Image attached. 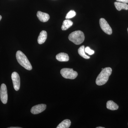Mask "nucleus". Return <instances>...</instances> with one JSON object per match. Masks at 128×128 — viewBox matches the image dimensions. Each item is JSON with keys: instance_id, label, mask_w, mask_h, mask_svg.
<instances>
[{"instance_id": "5701e85b", "label": "nucleus", "mask_w": 128, "mask_h": 128, "mask_svg": "<svg viewBox=\"0 0 128 128\" xmlns=\"http://www.w3.org/2000/svg\"><path fill=\"white\" fill-rule=\"evenodd\" d=\"M103 69H104V68H102V70H103Z\"/></svg>"}, {"instance_id": "412c9836", "label": "nucleus", "mask_w": 128, "mask_h": 128, "mask_svg": "<svg viewBox=\"0 0 128 128\" xmlns=\"http://www.w3.org/2000/svg\"><path fill=\"white\" fill-rule=\"evenodd\" d=\"M96 128H104V127H97Z\"/></svg>"}, {"instance_id": "ddd939ff", "label": "nucleus", "mask_w": 128, "mask_h": 128, "mask_svg": "<svg viewBox=\"0 0 128 128\" xmlns=\"http://www.w3.org/2000/svg\"><path fill=\"white\" fill-rule=\"evenodd\" d=\"M106 108L108 109L111 110H118V105L115 103L113 101L109 100L106 103Z\"/></svg>"}, {"instance_id": "f8f14e48", "label": "nucleus", "mask_w": 128, "mask_h": 128, "mask_svg": "<svg viewBox=\"0 0 128 128\" xmlns=\"http://www.w3.org/2000/svg\"><path fill=\"white\" fill-rule=\"evenodd\" d=\"M116 9L118 11L121 10L122 9L128 10V5L126 3L120 2H114Z\"/></svg>"}, {"instance_id": "aec40b11", "label": "nucleus", "mask_w": 128, "mask_h": 128, "mask_svg": "<svg viewBox=\"0 0 128 128\" xmlns=\"http://www.w3.org/2000/svg\"><path fill=\"white\" fill-rule=\"evenodd\" d=\"M9 128H21L20 127H10Z\"/></svg>"}, {"instance_id": "f3484780", "label": "nucleus", "mask_w": 128, "mask_h": 128, "mask_svg": "<svg viewBox=\"0 0 128 128\" xmlns=\"http://www.w3.org/2000/svg\"><path fill=\"white\" fill-rule=\"evenodd\" d=\"M76 13L73 10H71L66 14V19H68L69 18H73L76 16Z\"/></svg>"}, {"instance_id": "dca6fc26", "label": "nucleus", "mask_w": 128, "mask_h": 128, "mask_svg": "<svg viewBox=\"0 0 128 128\" xmlns=\"http://www.w3.org/2000/svg\"><path fill=\"white\" fill-rule=\"evenodd\" d=\"M78 53L81 57L86 59H88L90 58V56L86 54L85 51V47L84 45L81 46L78 50Z\"/></svg>"}, {"instance_id": "b1692460", "label": "nucleus", "mask_w": 128, "mask_h": 128, "mask_svg": "<svg viewBox=\"0 0 128 128\" xmlns=\"http://www.w3.org/2000/svg\"></svg>"}, {"instance_id": "f03ea898", "label": "nucleus", "mask_w": 128, "mask_h": 128, "mask_svg": "<svg viewBox=\"0 0 128 128\" xmlns=\"http://www.w3.org/2000/svg\"><path fill=\"white\" fill-rule=\"evenodd\" d=\"M16 58L20 65L28 70H31L32 66L27 57L20 50H18L16 53Z\"/></svg>"}, {"instance_id": "39448f33", "label": "nucleus", "mask_w": 128, "mask_h": 128, "mask_svg": "<svg viewBox=\"0 0 128 128\" xmlns=\"http://www.w3.org/2000/svg\"><path fill=\"white\" fill-rule=\"evenodd\" d=\"M99 24L101 28L104 32L109 35L112 34V28L105 19L102 18H101L99 20Z\"/></svg>"}, {"instance_id": "6ab92c4d", "label": "nucleus", "mask_w": 128, "mask_h": 128, "mask_svg": "<svg viewBox=\"0 0 128 128\" xmlns=\"http://www.w3.org/2000/svg\"><path fill=\"white\" fill-rule=\"evenodd\" d=\"M118 2H124L125 3H128V0H116Z\"/></svg>"}, {"instance_id": "4468645a", "label": "nucleus", "mask_w": 128, "mask_h": 128, "mask_svg": "<svg viewBox=\"0 0 128 128\" xmlns=\"http://www.w3.org/2000/svg\"><path fill=\"white\" fill-rule=\"evenodd\" d=\"M71 121L70 120L66 119L60 123L57 128H68L71 125Z\"/></svg>"}, {"instance_id": "423d86ee", "label": "nucleus", "mask_w": 128, "mask_h": 128, "mask_svg": "<svg viewBox=\"0 0 128 128\" xmlns=\"http://www.w3.org/2000/svg\"><path fill=\"white\" fill-rule=\"evenodd\" d=\"M0 98L2 103L6 104L7 102L8 96L6 86L4 84H2L0 89Z\"/></svg>"}, {"instance_id": "4be33fe9", "label": "nucleus", "mask_w": 128, "mask_h": 128, "mask_svg": "<svg viewBox=\"0 0 128 128\" xmlns=\"http://www.w3.org/2000/svg\"><path fill=\"white\" fill-rule=\"evenodd\" d=\"M2 18V16L0 15V21L1 20Z\"/></svg>"}, {"instance_id": "2eb2a0df", "label": "nucleus", "mask_w": 128, "mask_h": 128, "mask_svg": "<svg viewBox=\"0 0 128 128\" xmlns=\"http://www.w3.org/2000/svg\"><path fill=\"white\" fill-rule=\"evenodd\" d=\"M73 25V22L70 20L66 19L64 21L61 27L62 30H66Z\"/></svg>"}, {"instance_id": "9b49d317", "label": "nucleus", "mask_w": 128, "mask_h": 128, "mask_svg": "<svg viewBox=\"0 0 128 128\" xmlns=\"http://www.w3.org/2000/svg\"><path fill=\"white\" fill-rule=\"evenodd\" d=\"M47 38V32L45 31H42L40 32L38 38V42L39 44H44L46 41Z\"/></svg>"}, {"instance_id": "a211bd4d", "label": "nucleus", "mask_w": 128, "mask_h": 128, "mask_svg": "<svg viewBox=\"0 0 128 128\" xmlns=\"http://www.w3.org/2000/svg\"><path fill=\"white\" fill-rule=\"evenodd\" d=\"M85 52L87 53L90 55H92L95 52L94 50L91 49L88 46H87L86 48H85Z\"/></svg>"}, {"instance_id": "7ed1b4c3", "label": "nucleus", "mask_w": 128, "mask_h": 128, "mask_svg": "<svg viewBox=\"0 0 128 128\" xmlns=\"http://www.w3.org/2000/svg\"><path fill=\"white\" fill-rule=\"evenodd\" d=\"M68 38L70 41L77 45L80 44L84 42L85 36L84 33L80 30L75 31L70 34Z\"/></svg>"}, {"instance_id": "9d476101", "label": "nucleus", "mask_w": 128, "mask_h": 128, "mask_svg": "<svg viewBox=\"0 0 128 128\" xmlns=\"http://www.w3.org/2000/svg\"><path fill=\"white\" fill-rule=\"evenodd\" d=\"M56 59L60 62H67L69 60V57L67 54L62 52L56 56Z\"/></svg>"}, {"instance_id": "0eeeda50", "label": "nucleus", "mask_w": 128, "mask_h": 128, "mask_svg": "<svg viewBox=\"0 0 128 128\" xmlns=\"http://www.w3.org/2000/svg\"><path fill=\"white\" fill-rule=\"evenodd\" d=\"M12 79L13 82V86L16 91H18L20 88V78L18 73L13 72L12 73Z\"/></svg>"}, {"instance_id": "f257e3e1", "label": "nucleus", "mask_w": 128, "mask_h": 128, "mask_svg": "<svg viewBox=\"0 0 128 128\" xmlns=\"http://www.w3.org/2000/svg\"><path fill=\"white\" fill-rule=\"evenodd\" d=\"M112 69L110 67H106L104 68L97 77L96 84L98 86H101L106 84L112 74Z\"/></svg>"}, {"instance_id": "20e7f679", "label": "nucleus", "mask_w": 128, "mask_h": 128, "mask_svg": "<svg viewBox=\"0 0 128 128\" xmlns=\"http://www.w3.org/2000/svg\"><path fill=\"white\" fill-rule=\"evenodd\" d=\"M60 74L66 79L74 80L78 76V73L74 71L73 69L64 68L60 70Z\"/></svg>"}, {"instance_id": "1a4fd4ad", "label": "nucleus", "mask_w": 128, "mask_h": 128, "mask_svg": "<svg viewBox=\"0 0 128 128\" xmlns=\"http://www.w3.org/2000/svg\"><path fill=\"white\" fill-rule=\"evenodd\" d=\"M37 16L40 20L42 22H48L50 18L48 14L40 11L38 12Z\"/></svg>"}, {"instance_id": "393cba45", "label": "nucleus", "mask_w": 128, "mask_h": 128, "mask_svg": "<svg viewBox=\"0 0 128 128\" xmlns=\"http://www.w3.org/2000/svg\"></svg>"}, {"instance_id": "6e6552de", "label": "nucleus", "mask_w": 128, "mask_h": 128, "mask_svg": "<svg viewBox=\"0 0 128 128\" xmlns=\"http://www.w3.org/2000/svg\"><path fill=\"white\" fill-rule=\"evenodd\" d=\"M46 108V105L45 104H38L33 106L31 108V112L32 114H38L44 112Z\"/></svg>"}]
</instances>
